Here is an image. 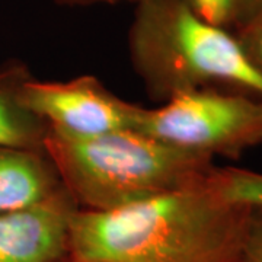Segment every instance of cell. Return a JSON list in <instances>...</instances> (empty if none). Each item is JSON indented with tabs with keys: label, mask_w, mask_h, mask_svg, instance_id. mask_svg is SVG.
Here are the masks:
<instances>
[{
	"label": "cell",
	"mask_w": 262,
	"mask_h": 262,
	"mask_svg": "<svg viewBox=\"0 0 262 262\" xmlns=\"http://www.w3.org/2000/svg\"><path fill=\"white\" fill-rule=\"evenodd\" d=\"M210 173L133 206L79 208L70 226V256L95 262H242L251 210L219 195Z\"/></svg>",
	"instance_id": "1"
},
{
	"label": "cell",
	"mask_w": 262,
	"mask_h": 262,
	"mask_svg": "<svg viewBox=\"0 0 262 262\" xmlns=\"http://www.w3.org/2000/svg\"><path fill=\"white\" fill-rule=\"evenodd\" d=\"M134 5L130 61L153 102L203 88L262 98V73L227 28L207 22L187 0Z\"/></svg>",
	"instance_id": "2"
},
{
	"label": "cell",
	"mask_w": 262,
	"mask_h": 262,
	"mask_svg": "<svg viewBox=\"0 0 262 262\" xmlns=\"http://www.w3.org/2000/svg\"><path fill=\"white\" fill-rule=\"evenodd\" d=\"M46 151L80 210L111 211L203 181L214 159L137 130L67 137L48 130Z\"/></svg>",
	"instance_id": "3"
},
{
	"label": "cell",
	"mask_w": 262,
	"mask_h": 262,
	"mask_svg": "<svg viewBox=\"0 0 262 262\" xmlns=\"http://www.w3.org/2000/svg\"><path fill=\"white\" fill-rule=\"evenodd\" d=\"M137 131L177 147L239 159L262 146V98L203 88L141 110Z\"/></svg>",
	"instance_id": "4"
},
{
	"label": "cell",
	"mask_w": 262,
	"mask_h": 262,
	"mask_svg": "<svg viewBox=\"0 0 262 262\" xmlns=\"http://www.w3.org/2000/svg\"><path fill=\"white\" fill-rule=\"evenodd\" d=\"M24 103L48 125L67 137H96L136 130L143 106L113 94L91 75L42 82L29 79L22 91Z\"/></svg>",
	"instance_id": "5"
},
{
	"label": "cell",
	"mask_w": 262,
	"mask_h": 262,
	"mask_svg": "<svg viewBox=\"0 0 262 262\" xmlns=\"http://www.w3.org/2000/svg\"><path fill=\"white\" fill-rule=\"evenodd\" d=\"M77 210L64 192L38 206L0 211V262H58L70 256V226Z\"/></svg>",
	"instance_id": "6"
},
{
	"label": "cell",
	"mask_w": 262,
	"mask_h": 262,
	"mask_svg": "<svg viewBox=\"0 0 262 262\" xmlns=\"http://www.w3.org/2000/svg\"><path fill=\"white\" fill-rule=\"evenodd\" d=\"M64 192L46 150L0 146V211L38 206Z\"/></svg>",
	"instance_id": "7"
},
{
	"label": "cell",
	"mask_w": 262,
	"mask_h": 262,
	"mask_svg": "<svg viewBox=\"0 0 262 262\" xmlns=\"http://www.w3.org/2000/svg\"><path fill=\"white\" fill-rule=\"evenodd\" d=\"M34 76L18 60L0 66V146L46 150L48 125L24 103V86Z\"/></svg>",
	"instance_id": "8"
},
{
	"label": "cell",
	"mask_w": 262,
	"mask_h": 262,
	"mask_svg": "<svg viewBox=\"0 0 262 262\" xmlns=\"http://www.w3.org/2000/svg\"><path fill=\"white\" fill-rule=\"evenodd\" d=\"M210 182L226 201L249 210H262L261 172L234 166H215L210 173Z\"/></svg>",
	"instance_id": "9"
},
{
	"label": "cell",
	"mask_w": 262,
	"mask_h": 262,
	"mask_svg": "<svg viewBox=\"0 0 262 262\" xmlns=\"http://www.w3.org/2000/svg\"><path fill=\"white\" fill-rule=\"evenodd\" d=\"M242 0H187V3L207 22L229 28L236 25Z\"/></svg>",
	"instance_id": "10"
},
{
	"label": "cell",
	"mask_w": 262,
	"mask_h": 262,
	"mask_svg": "<svg viewBox=\"0 0 262 262\" xmlns=\"http://www.w3.org/2000/svg\"><path fill=\"white\" fill-rule=\"evenodd\" d=\"M236 37L246 56L262 73V10L237 28Z\"/></svg>",
	"instance_id": "11"
},
{
	"label": "cell",
	"mask_w": 262,
	"mask_h": 262,
	"mask_svg": "<svg viewBox=\"0 0 262 262\" xmlns=\"http://www.w3.org/2000/svg\"><path fill=\"white\" fill-rule=\"evenodd\" d=\"M242 262H262V210H251Z\"/></svg>",
	"instance_id": "12"
},
{
	"label": "cell",
	"mask_w": 262,
	"mask_h": 262,
	"mask_svg": "<svg viewBox=\"0 0 262 262\" xmlns=\"http://www.w3.org/2000/svg\"><path fill=\"white\" fill-rule=\"evenodd\" d=\"M262 10V0H242L241 2V12H239V19L236 27L239 28L241 25H244L246 20L255 16L256 13H259Z\"/></svg>",
	"instance_id": "13"
},
{
	"label": "cell",
	"mask_w": 262,
	"mask_h": 262,
	"mask_svg": "<svg viewBox=\"0 0 262 262\" xmlns=\"http://www.w3.org/2000/svg\"><path fill=\"white\" fill-rule=\"evenodd\" d=\"M63 6H95V5H118V3H136L137 0H54Z\"/></svg>",
	"instance_id": "14"
},
{
	"label": "cell",
	"mask_w": 262,
	"mask_h": 262,
	"mask_svg": "<svg viewBox=\"0 0 262 262\" xmlns=\"http://www.w3.org/2000/svg\"><path fill=\"white\" fill-rule=\"evenodd\" d=\"M58 262H95V261H86V259H79V258H73V256H67L64 259Z\"/></svg>",
	"instance_id": "15"
}]
</instances>
